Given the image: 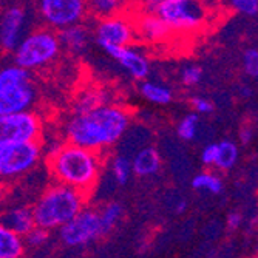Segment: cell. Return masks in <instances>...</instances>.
Segmentation results:
<instances>
[{
    "instance_id": "obj_1",
    "label": "cell",
    "mask_w": 258,
    "mask_h": 258,
    "mask_svg": "<svg viewBox=\"0 0 258 258\" xmlns=\"http://www.w3.org/2000/svg\"><path fill=\"white\" fill-rule=\"evenodd\" d=\"M132 113L119 104H104L87 111H73L63 124L67 143L104 153L125 136Z\"/></svg>"
},
{
    "instance_id": "obj_2",
    "label": "cell",
    "mask_w": 258,
    "mask_h": 258,
    "mask_svg": "<svg viewBox=\"0 0 258 258\" xmlns=\"http://www.w3.org/2000/svg\"><path fill=\"white\" fill-rule=\"evenodd\" d=\"M48 170L59 184L90 195L99 182L104 155L72 143H62L48 153Z\"/></svg>"
},
{
    "instance_id": "obj_3",
    "label": "cell",
    "mask_w": 258,
    "mask_h": 258,
    "mask_svg": "<svg viewBox=\"0 0 258 258\" xmlns=\"http://www.w3.org/2000/svg\"><path fill=\"white\" fill-rule=\"evenodd\" d=\"M88 195L59 182L48 185L31 207L34 224L45 230L60 229L87 206Z\"/></svg>"
},
{
    "instance_id": "obj_4",
    "label": "cell",
    "mask_w": 258,
    "mask_h": 258,
    "mask_svg": "<svg viewBox=\"0 0 258 258\" xmlns=\"http://www.w3.org/2000/svg\"><path fill=\"white\" fill-rule=\"evenodd\" d=\"M37 102L31 72L16 63L0 68V114L30 111Z\"/></svg>"
},
{
    "instance_id": "obj_5",
    "label": "cell",
    "mask_w": 258,
    "mask_h": 258,
    "mask_svg": "<svg viewBox=\"0 0 258 258\" xmlns=\"http://www.w3.org/2000/svg\"><path fill=\"white\" fill-rule=\"evenodd\" d=\"M156 14L172 34H195L212 20V4L210 0H162Z\"/></svg>"
},
{
    "instance_id": "obj_6",
    "label": "cell",
    "mask_w": 258,
    "mask_h": 258,
    "mask_svg": "<svg viewBox=\"0 0 258 258\" xmlns=\"http://www.w3.org/2000/svg\"><path fill=\"white\" fill-rule=\"evenodd\" d=\"M60 51L62 45L57 33L45 27L28 33L20 40L13 51V60L28 72H37L54 63Z\"/></svg>"
},
{
    "instance_id": "obj_7",
    "label": "cell",
    "mask_w": 258,
    "mask_h": 258,
    "mask_svg": "<svg viewBox=\"0 0 258 258\" xmlns=\"http://www.w3.org/2000/svg\"><path fill=\"white\" fill-rule=\"evenodd\" d=\"M42 158L39 141L0 143V181L17 179L30 173Z\"/></svg>"
},
{
    "instance_id": "obj_8",
    "label": "cell",
    "mask_w": 258,
    "mask_h": 258,
    "mask_svg": "<svg viewBox=\"0 0 258 258\" xmlns=\"http://www.w3.org/2000/svg\"><path fill=\"white\" fill-rule=\"evenodd\" d=\"M40 20L50 30L78 25L87 16V0H37Z\"/></svg>"
},
{
    "instance_id": "obj_9",
    "label": "cell",
    "mask_w": 258,
    "mask_h": 258,
    "mask_svg": "<svg viewBox=\"0 0 258 258\" xmlns=\"http://www.w3.org/2000/svg\"><path fill=\"white\" fill-rule=\"evenodd\" d=\"M43 124L33 110L0 114V143H27L42 138Z\"/></svg>"
},
{
    "instance_id": "obj_10",
    "label": "cell",
    "mask_w": 258,
    "mask_h": 258,
    "mask_svg": "<svg viewBox=\"0 0 258 258\" xmlns=\"http://www.w3.org/2000/svg\"><path fill=\"white\" fill-rule=\"evenodd\" d=\"M59 235L62 243L70 247L85 246L98 240L104 235L98 210L85 206L75 218H72L59 229Z\"/></svg>"
},
{
    "instance_id": "obj_11",
    "label": "cell",
    "mask_w": 258,
    "mask_h": 258,
    "mask_svg": "<svg viewBox=\"0 0 258 258\" xmlns=\"http://www.w3.org/2000/svg\"><path fill=\"white\" fill-rule=\"evenodd\" d=\"M95 39L101 46H128L136 40L135 22L130 14H114L105 19H99L95 27Z\"/></svg>"
},
{
    "instance_id": "obj_12",
    "label": "cell",
    "mask_w": 258,
    "mask_h": 258,
    "mask_svg": "<svg viewBox=\"0 0 258 258\" xmlns=\"http://www.w3.org/2000/svg\"><path fill=\"white\" fill-rule=\"evenodd\" d=\"M27 36V11L11 7L0 16V50L14 51L20 40Z\"/></svg>"
},
{
    "instance_id": "obj_13",
    "label": "cell",
    "mask_w": 258,
    "mask_h": 258,
    "mask_svg": "<svg viewBox=\"0 0 258 258\" xmlns=\"http://www.w3.org/2000/svg\"><path fill=\"white\" fill-rule=\"evenodd\" d=\"M111 59L118 62L122 70L128 73L130 78L136 81H144L150 75V60L149 57L135 46H105L102 48Z\"/></svg>"
},
{
    "instance_id": "obj_14",
    "label": "cell",
    "mask_w": 258,
    "mask_h": 258,
    "mask_svg": "<svg viewBox=\"0 0 258 258\" xmlns=\"http://www.w3.org/2000/svg\"><path fill=\"white\" fill-rule=\"evenodd\" d=\"M132 16L135 22L136 37L139 40L156 45V43L166 42L172 36V31L169 30V27L164 23V20L156 13H144V11L135 10Z\"/></svg>"
},
{
    "instance_id": "obj_15",
    "label": "cell",
    "mask_w": 258,
    "mask_h": 258,
    "mask_svg": "<svg viewBox=\"0 0 258 258\" xmlns=\"http://www.w3.org/2000/svg\"><path fill=\"white\" fill-rule=\"evenodd\" d=\"M132 161V172L139 178H150L156 175L162 166V159L159 152L153 146H146L138 150Z\"/></svg>"
},
{
    "instance_id": "obj_16",
    "label": "cell",
    "mask_w": 258,
    "mask_h": 258,
    "mask_svg": "<svg viewBox=\"0 0 258 258\" xmlns=\"http://www.w3.org/2000/svg\"><path fill=\"white\" fill-rule=\"evenodd\" d=\"M0 223L16 232L17 235L25 237L27 233L36 226L31 207L27 206H16L5 212L0 214Z\"/></svg>"
},
{
    "instance_id": "obj_17",
    "label": "cell",
    "mask_w": 258,
    "mask_h": 258,
    "mask_svg": "<svg viewBox=\"0 0 258 258\" xmlns=\"http://www.w3.org/2000/svg\"><path fill=\"white\" fill-rule=\"evenodd\" d=\"M57 36L62 45V50L72 54H82L90 43V31L82 23L60 30Z\"/></svg>"
},
{
    "instance_id": "obj_18",
    "label": "cell",
    "mask_w": 258,
    "mask_h": 258,
    "mask_svg": "<svg viewBox=\"0 0 258 258\" xmlns=\"http://www.w3.org/2000/svg\"><path fill=\"white\" fill-rule=\"evenodd\" d=\"M27 244L23 237L0 223V258H23Z\"/></svg>"
},
{
    "instance_id": "obj_19",
    "label": "cell",
    "mask_w": 258,
    "mask_h": 258,
    "mask_svg": "<svg viewBox=\"0 0 258 258\" xmlns=\"http://www.w3.org/2000/svg\"><path fill=\"white\" fill-rule=\"evenodd\" d=\"M139 95L153 105H167L173 101V93L169 85L150 79H144L139 84Z\"/></svg>"
},
{
    "instance_id": "obj_20",
    "label": "cell",
    "mask_w": 258,
    "mask_h": 258,
    "mask_svg": "<svg viewBox=\"0 0 258 258\" xmlns=\"http://www.w3.org/2000/svg\"><path fill=\"white\" fill-rule=\"evenodd\" d=\"M104 104H108V93L102 87L91 85L82 88L76 95L73 111H87Z\"/></svg>"
},
{
    "instance_id": "obj_21",
    "label": "cell",
    "mask_w": 258,
    "mask_h": 258,
    "mask_svg": "<svg viewBox=\"0 0 258 258\" xmlns=\"http://www.w3.org/2000/svg\"><path fill=\"white\" fill-rule=\"evenodd\" d=\"M217 144H218V150H217V161H215L214 169H217L220 172H227V170L233 169L240 158L238 146L229 139H224Z\"/></svg>"
},
{
    "instance_id": "obj_22",
    "label": "cell",
    "mask_w": 258,
    "mask_h": 258,
    "mask_svg": "<svg viewBox=\"0 0 258 258\" xmlns=\"http://www.w3.org/2000/svg\"><path fill=\"white\" fill-rule=\"evenodd\" d=\"M125 10L121 0H87V14L95 19H105Z\"/></svg>"
},
{
    "instance_id": "obj_23",
    "label": "cell",
    "mask_w": 258,
    "mask_h": 258,
    "mask_svg": "<svg viewBox=\"0 0 258 258\" xmlns=\"http://www.w3.org/2000/svg\"><path fill=\"white\" fill-rule=\"evenodd\" d=\"M98 215H99V221H101V229L102 233L107 235L108 232H111L116 224H118L124 215V209L119 203L116 201H110L107 204H104L99 210H98Z\"/></svg>"
},
{
    "instance_id": "obj_24",
    "label": "cell",
    "mask_w": 258,
    "mask_h": 258,
    "mask_svg": "<svg viewBox=\"0 0 258 258\" xmlns=\"http://www.w3.org/2000/svg\"><path fill=\"white\" fill-rule=\"evenodd\" d=\"M192 187L200 192H207V194L217 195V194L223 192V179L220 178V175H217L212 170H204V172H200L194 176Z\"/></svg>"
},
{
    "instance_id": "obj_25",
    "label": "cell",
    "mask_w": 258,
    "mask_h": 258,
    "mask_svg": "<svg viewBox=\"0 0 258 258\" xmlns=\"http://www.w3.org/2000/svg\"><path fill=\"white\" fill-rule=\"evenodd\" d=\"M111 173L114 181L119 185H124L130 181L133 172H132V161L125 155H116L111 159Z\"/></svg>"
},
{
    "instance_id": "obj_26",
    "label": "cell",
    "mask_w": 258,
    "mask_h": 258,
    "mask_svg": "<svg viewBox=\"0 0 258 258\" xmlns=\"http://www.w3.org/2000/svg\"><path fill=\"white\" fill-rule=\"evenodd\" d=\"M198 125H200V118L197 113H189L178 122L176 125V133L182 141H194L198 133Z\"/></svg>"
},
{
    "instance_id": "obj_27",
    "label": "cell",
    "mask_w": 258,
    "mask_h": 258,
    "mask_svg": "<svg viewBox=\"0 0 258 258\" xmlns=\"http://www.w3.org/2000/svg\"><path fill=\"white\" fill-rule=\"evenodd\" d=\"M226 5L237 14L255 16L258 13V0H226Z\"/></svg>"
},
{
    "instance_id": "obj_28",
    "label": "cell",
    "mask_w": 258,
    "mask_h": 258,
    "mask_svg": "<svg viewBox=\"0 0 258 258\" xmlns=\"http://www.w3.org/2000/svg\"><path fill=\"white\" fill-rule=\"evenodd\" d=\"M243 68L247 76L258 79V48H247L244 51Z\"/></svg>"
},
{
    "instance_id": "obj_29",
    "label": "cell",
    "mask_w": 258,
    "mask_h": 258,
    "mask_svg": "<svg viewBox=\"0 0 258 258\" xmlns=\"http://www.w3.org/2000/svg\"><path fill=\"white\" fill-rule=\"evenodd\" d=\"M203 79V68L198 65H187L181 72V82L185 87H194L198 85Z\"/></svg>"
},
{
    "instance_id": "obj_30",
    "label": "cell",
    "mask_w": 258,
    "mask_h": 258,
    "mask_svg": "<svg viewBox=\"0 0 258 258\" xmlns=\"http://www.w3.org/2000/svg\"><path fill=\"white\" fill-rule=\"evenodd\" d=\"M48 237H50V232L45 230L42 227H37L34 226L25 237H23V240H25V244L30 246V247H40L43 246L46 241H48Z\"/></svg>"
},
{
    "instance_id": "obj_31",
    "label": "cell",
    "mask_w": 258,
    "mask_h": 258,
    "mask_svg": "<svg viewBox=\"0 0 258 258\" xmlns=\"http://www.w3.org/2000/svg\"><path fill=\"white\" fill-rule=\"evenodd\" d=\"M190 105L197 114H210L215 110V104L204 96H194L190 99Z\"/></svg>"
},
{
    "instance_id": "obj_32",
    "label": "cell",
    "mask_w": 258,
    "mask_h": 258,
    "mask_svg": "<svg viewBox=\"0 0 258 258\" xmlns=\"http://www.w3.org/2000/svg\"><path fill=\"white\" fill-rule=\"evenodd\" d=\"M217 150H218L217 143H210V144L204 146V149L201 150V162L206 167L214 169L215 161H217Z\"/></svg>"
},
{
    "instance_id": "obj_33",
    "label": "cell",
    "mask_w": 258,
    "mask_h": 258,
    "mask_svg": "<svg viewBox=\"0 0 258 258\" xmlns=\"http://www.w3.org/2000/svg\"><path fill=\"white\" fill-rule=\"evenodd\" d=\"M162 4V0H139L135 10L144 11V13H156L158 7Z\"/></svg>"
},
{
    "instance_id": "obj_34",
    "label": "cell",
    "mask_w": 258,
    "mask_h": 258,
    "mask_svg": "<svg viewBox=\"0 0 258 258\" xmlns=\"http://www.w3.org/2000/svg\"><path fill=\"white\" fill-rule=\"evenodd\" d=\"M241 224V215L237 214V212H232L227 215V227L232 229V230H235L237 227H240Z\"/></svg>"
},
{
    "instance_id": "obj_35",
    "label": "cell",
    "mask_w": 258,
    "mask_h": 258,
    "mask_svg": "<svg viewBox=\"0 0 258 258\" xmlns=\"http://www.w3.org/2000/svg\"><path fill=\"white\" fill-rule=\"evenodd\" d=\"M250 139H252V130L249 127H243L240 130V141H241V144H249Z\"/></svg>"
},
{
    "instance_id": "obj_36",
    "label": "cell",
    "mask_w": 258,
    "mask_h": 258,
    "mask_svg": "<svg viewBox=\"0 0 258 258\" xmlns=\"http://www.w3.org/2000/svg\"><path fill=\"white\" fill-rule=\"evenodd\" d=\"M5 198H7V185L4 181H0V206H2Z\"/></svg>"
},
{
    "instance_id": "obj_37",
    "label": "cell",
    "mask_w": 258,
    "mask_h": 258,
    "mask_svg": "<svg viewBox=\"0 0 258 258\" xmlns=\"http://www.w3.org/2000/svg\"><path fill=\"white\" fill-rule=\"evenodd\" d=\"M122 2V5L127 8V7H132V8H135L136 7V4L139 2V0H121Z\"/></svg>"
},
{
    "instance_id": "obj_38",
    "label": "cell",
    "mask_w": 258,
    "mask_h": 258,
    "mask_svg": "<svg viewBox=\"0 0 258 258\" xmlns=\"http://www.w3.org/2000/svg\"><path fill=\"white\" fill-rule=\"evenodd\" d=\"M184 207H185V203L182 201V203H181V204L178 206V212H182V210H184Z\"/></svg>"
}]
</instances>
